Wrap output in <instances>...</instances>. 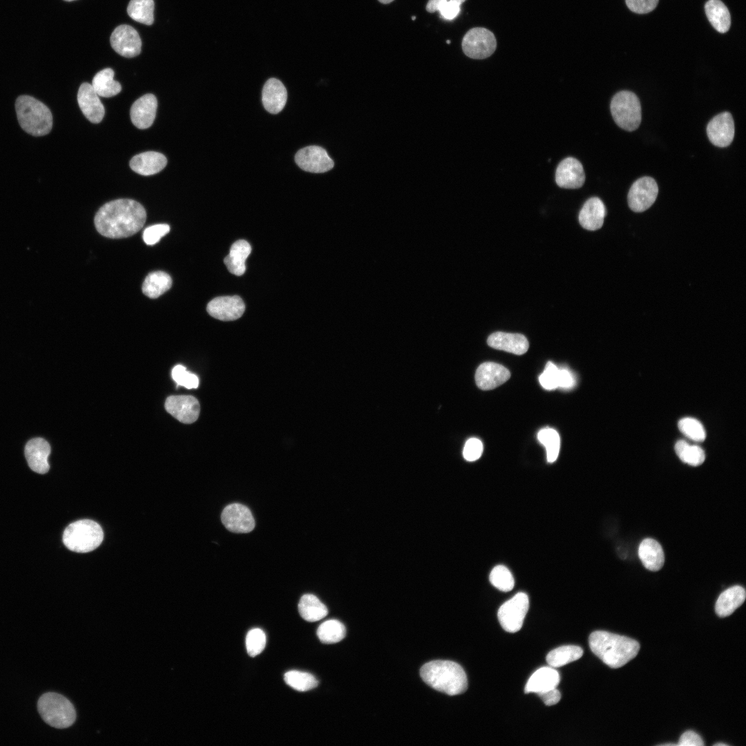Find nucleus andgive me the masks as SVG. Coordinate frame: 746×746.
Masks as SVG:
<instances>
[{
    "label": "nucleus",
    "mask_w": 746,
    "mask_h": 746,
    "mask_svg": "<svg viewBox=\"0 0 746 746\" xmlns=\"http://www.w3.org/2000/svg\"><path fill=\"white\" fill-rule=\"evenodd\" d=\"M245 305L238 296H220L211 300L207 307V312L212 317L223 321H234L242 316Z\"/></svg>",
    "instance_id": "obj_16"
},
{
    "label": "nucleus",
    "mask_w": 746,
    "mask_h": 746,
    "mask_svg": "<svg viewBox=\"0 0 746 746\" xmlns=\"http://www.w3.org/2000/svg\"><path fill=\"white\" fill-rule=\"evenodd\" d=\"M453 1H455L457 2L458 3H459V4L461 5V4L462 3H463V2H464V1H466V0H453Z\"/></svg>",
    "instance_id": "obj_56"
},
{
    "label": "nucleus",
    "mask_w": 746,
    "mask_h": 746,
    "mask_svg": "<svg viewBox=\"0 0 746 746\" xmlns=\"http://www.w3.org/2000/svg\"><path fill=\"white\" fill-rule=\"evenodd\" d=\"M412 19V20H414L416 19L415 16H413Z\"/></svg>",
    "instance_id": "obj_57"
},
{
    "label": "nucleus",
    "mask_w": 746,
    "mask_h": 746,
    "mask_svg": "<svg viewBox=\"0 0 746 746\" xmlns=\"http://www.w3.org/2000/svg\"><path fill=\"white\" fill-rule=\"evenodd\" d=\"M611 113L613 120L627 131L636 130L642 120L641 105L638 96L629 90L617 93L611 99Z\"/></svg>",
    "instance_id": "obj_7"
},
{
    "label": "nucleus",
    "mask_w": 746,
    "mask_h": 746,
    "mask_svg": "<svg viewBox=\"0 0 746 746\" xmlns=\"http://www.w3.org/2000/svg\"><path fill=\"white\" fill-rule=\"evenodd\" d=\"M606 214V207L602 201L599 198L593 197L584 204L579 214V222L584 229L595 231L602 227Z\"/></svg>",
    "instance_id": "obj_24"
},
{
    "label": "nucleus",
    "mask_w": 746,
    "mask_h": 746,
    "mask_svg": "<svg viewBox=\"0 0 746 746\" xmlns=\"http://www.w3.org/2000/svg\"><path fill=\"white\" fill-rule=\"evenodd\" d=\"M487 343L494 349L517 355L525 354L529 347L526 337L517 333L496 332L489 336Z\"/></svg>",
    "instance_id": "obj_22"
},
{
    "label": "nucleus",
    "mask_w": 746,
    "mask_h": 746,
    "mask_svg": "<svg viewBox=\"0 0 746 746\" xmlns=\"http://www.w3.org/2000/svg\"><path fill=\"white\" fill-rule=\"evenodd\" d=\"M64 1H75V0H64Z\"/></svg>",
    "instance_id": "obj_58"
},
{
    "label": "nucleus",
    "mask_w": 746,
    "mask_h": 746,
    "mask_svg": "<svg viewBox=\"0 0 746 746\" xmlns=\"http://www.w3.org/2000/svg\"><path fill=\"white\" fill-rule=\"evenodd\" d=\"M557 184L564 189H578L585 182V173L581 162L573 157L562 160L555 171Z\"/></svg>",
    "instance_id": "obj_17"
},
{
    "label": "nucleus",
    "mask_w": 746,
    "mask_h": 746,
    "mask_svg": "<svg viewBox=\"0 0 746 746\" xmlns=\"http://www.w3.org/2000/svg\"><path fill=\"white\" fill-rule=\"evenodd\" d=\"M627 7L633 12L645 14L653 10L658 0H625Z\"/></svg>",
    "instance_id": "obj_47"
},
{
    "label": "nucleus",
    "mask_w": 746,
    "mask_h": 746,
    "mask_svg": "<svg viewBox=\"0 0 746 746\" xmlns=\"http://www.w3.org/2000/svg\"><path fill=\"white\" fill-rule=\"evenodd\" d=\"M287 685L298 691H307L318 686V681L311 673L299 671H289L284 675Z\"/></svg>",
    "instance_id": "obj_38"
},
{
    "label": "nucleus",
    "mask_w": 746,
    "mask_h": 746,
    "mask_svg": "<svg viewBox=\"0 0 746 746\" xmlns=\"http://www.w3.org/2000/svg\"><path fill=\"white\" fill-rule=\"evenodd\" d=\"M714 746H727L728 745L723 743H717L714 745Z\"/></svg>",
    "instance_id": "obj_54"
},
{
    "label": "nucleus",
    "mask_w": 746,
    "mask_h": 746,
    "mask_svg": "<svg viewBox=\"0 0 746 746\" xmlns=\"http://www.w3.org/2000/svg\"><path fill=\"white\" fill-rule=\"evenodd\" d=\"M423 680L434 689L449 696L461 694L468 687L466 674L457 663L450 660H433L420 670Z\"/></svg>",
    "instance_id": "obj_3"
},
{
    "label": "nucleus",
    "mask_w": 746,
    "mask_h": 746,
    "mask_svg": "<svg viewBox=\"0 0 746 746\" xmlns=\"http://www.w3.org/2000/svg\"><path fill=\"white\" fill-rule=\"evenodd\" d=\"M746 597L745 589L738 585L725 590L718 596L716 604V614L721 618L730 615L744 602Z\"/></svg>",
    "instance_id": "obj_28"
},
{
    "label": "nucleus",
    "mask_w": 746,
    "mask_h": 746,
    "mask_svg": "<svg viewBox=\"0 0 746 746\" xmlns=\"http://www.w3.org/2000/svg\"><path fill=\"white\" fill-rule=\"evenodd\" d=\"M537 438L546 448L547 461L554 462L560 451V437L557 431L551 428L542 429L538 432Z\"/></svg>",
    "instance_id": "obj_39"
},
{
    "label": "nucleus",
    "mask_w": 746,
    "mask_h": 746,
    "mask_svg": "<svg viewBox=\"0 0 746 746\" xmlns=\"http://www.w3.org/2000/svg\"><path fill=\"white\" fill-rule=\"evenodd\" d=\"M658 193V186L653 178H640L633 183L629 191V207L633 211L643 212L655 202Z\"/></svg>",
    "instance_id": "obj_10"
},
{
    "label": "nucleus",
    "mask_w": 746,
    "mask_h": 746,
    "mask_svg": "<svg viewBox=\"0 0 746 746\" xmlns=\"http://www.w3.org/2000/svg\"><path fill=\"white\" fill-rule=\"evenodd\" d=\"M295 162L301 169L315 173L328 171L334 165L327 151L318 146H309L300 149L295 155Z\"/></svg>",
    "instance_id": "obj_11"
},
{
    "label": "nucleus",
    "mask_w": 746,
    "mask_h": 746,
    "mask_svg": "<svg viewBox=\"0 0 746 746\" xmlns=\"http://www.w3.org/2000/svg\"><path fill=\"white\" fill-rule=\"evenodd\" d=\"M379 2L383 4H388L393 1L394 0H378Z\"/></svg>",
    "instance_id": "obj_53"
},
{
    "label": "nucleus",
    "mask_w": 746,
    "mask_h": 746,
    "mask_svg": "<svg viewBox=\"0 0 746 746\" xmlns=\"http://www.w3.org/2000/svg\"><path fill=\"white\" fill-rule=\"evenodd\" d=\"M146 219V213L141 204L131 199H117L104 204L97 212L94 222L101 235L122 238L136 233Z\"/></svg>",
    "instance_id": "obj_1"
},
{
    "label": "nucleus",
    "mask_w": 746,
    "mask_h": 746,
    "mask_svg": "<svg viewBox=\"0 0 746 746\" xmlns=\"http://www.w3.org/2000/svg\"><path fill=\"white\" fill-rule=\"evenodd\" d=\"M15 110L19 123L26 133L43 136L50 132L52 113L41 102L29 95H21L16 100Z\"/></svg>",
    "instance_id": "obj_4"
},
{
    "label": "nucleus",
    "mask_w": 746,
    "mask_h": 746,
    "mask_svg": "<svg viewBox=\"0 0 746 746\" xmlns=\"http://www.w3.org/2000/svg\"><path fill=\"white\" fill-rule=\"evenodd\" d=\"M537 694L543 700L544 704L547 706L554 705L557 704L561 698V694L556 688L549 689L539 693Z\"/></svg>",
    "instance_id": "obj_50"
},
{
    "label": "nucleus",
    "mask_w": 746,
    "mask_h": 746,
    "mask_svg": "<svg viewBox=\"0 0 746 746\" xmlns=\"http://www.w3.org/2000/svg\"><path fill=\"white\" fill-rule=\"evenodd\" d=\"M510 376L509 370L504 366L493 362H486L478 367L475 378L479 388L490 390L504 383Z\"/></svg>",
    "instance_id": "obj_19"
},
{
    "label": "nucleus",
    "mask_w": 746,
    "mask_h": 746,
    "mask_svg": "<svg viewBox=\"0 0 746 746\" xmlns=\"http://www.w3.org/2000/svg\"><path fill=\"white\" fill-rule=\"evenodd\" d=\"M266 645V635L260 629L250 630L246 636V649L248 654L255 657L260 654Z\"/></svg>",
    "instance_id": "obj_42"
},
{
    "label": "nucleus",
    "mask_w": 746,
    "mask_h": 746,
    "mask_svg": "<svg viewBox=\"0 0 746 746\" xmlns=\"http://www.w3.org/2000/svg\"><path fill=\"white\" fill-rule=\"evenodd\" d=\"M287 98V90L280 80L270 78L265 82L262 92V102L269 113H280L286 104Z\"/></svg>",
    "instance_id": "obj_23"
},
{
    "label": "nucleus",
    "mask_w": 746,
    "mask_h": 746,
    "mask_svg": "<svg viewBox=\"0 0 746 746\" xmlns=\"http://www.w3.org/2000/svg\"><path fill=\"white\" fill-rule=\"evenodd\" d=\"M678 425L680 431L689 439L698 442L705 439V430L698 420L692 417H685L678 421Z\"/></svg>",
    "instance_id": "obj_41"
},
{
    "label": "nucleus",
    "mask_w": 746,
    "mask_h": 746,
    "mask_svg": "<svg viewBox=\"0 0 746 746\" xmlns=\"http://www.w3.org/2000/svg\"><path fill=\"white\" fill-rule=\"evenodd\" d=\"M706 15L711 26L719 32H727L731 26L730 13L720 0H709L705 6Z\"/></svg>",
    "instance_id": "obj_30"
},
{
    "label": "nucleus",
    "mask_w": 746,
    "mask_h": 746,
    "mask_svg": "<svg viewBox=\"0 0 746 746\" xmlns=\"http://www.w3.org/2000/svg\"><path fill=\"white\" fill-rule=\"evenodd\" d=\"M169 231L170 227L166 224H157L148 227L144 230L143 240L148 245H155Z\"/></svg>",
    "instance_id": "obj_45"
},
{
    "label": "nucleus",
    "mask_w": 746,
    "mask_h": 746,
    "mask_svg": "<svg viewBox=\"0 0 746 746\" xmlns=\"http://www.w3.org/2000/svg\"><path fill=\"white\" fill-rule=\"evenodd\" d=\"M639 557L644 566L651 571H658L664 563V555L661 545L651 538L643 539L638 548Z\"/></svg>",
    "instance_id": "obj_27"
},
{
    "label": "nucleus",
    "mask_w": 746,
    "mask_h": 746,
    "mask_svg": "<svg viewBox=\"0 0 746 746\" xmlns=\"http://www.w3.org/2000/svg\"><path fill=\"white\" fill-rule=\"evenodd\" d=\"M172 285V279L166 272L157 271L150 273L142 285V292L151 298H156L168 291Z\"/></svg>",
    "instance_id": "obj_32"
},
{
    "label": "nucleus",
    "mask_w": 746,
    "mask_h": 746,
    "mask_svg": "<svg viewBox=\"0 0 746 746\" xmlns=\"http://www.w3.org/2000/svg\"><path fill=\"white\" fill-rule=\"evenodd\" d=\"M489 580L495 587L505 592L512 590L515 584L511 572L503 565H498L492 568Z\"/></svg>",
    "instance_id": "obj_40"
},
{
    "label": "nucleus",
    "mask_w": 746,
    "mask_h": 746,
    "mask_svg": "<svg viewBox=\"0 0 746 746\" xmlns=\"http://www.w3.org/2000/svg\"><path fill=\"white\" fill-rule=\"evenodd\" d=\"M221 520L228 530L235 533H247L255 527L251 510L238 503L227 505L222 512Z\"/></svg>",
    "instance_id": "obj_13"
},
{
    "label": "nucleus",
    "mask_w": 746,
    "mask_h": 746,
    "mask_svg": "<svg viewBox=\"0 0 746 746\" xmlns=\"http://www.w3.org/2000/svg\"><path fill=\"white\" fill-rule=\"evenodd\" d=\"M317 636L325 644H334L342 640L346 634L345 626L336 620L323 622L317 629Z\"/></svg>",
    "instance_id": "obj_37"
},
{
    "label": "nucleus",
    "mask_w": 746,
    "mask_h": 746,
    "mask_svg": "<svg viewBox=\"0 0 746 746\" xmlns=\"http://www.w3.org/2000/svg\"><path fill=\"white\" fill-rule=\"evenodd\" d=\"M574 385V379L571 372L566 369H559L558 387L570 388Z\"/></svg>",
    "instance_id": "obj_51"
},
{
    "label": "nucleus",
    "mask_w": 746,
    "mask_h": 746,
    "mask_svg": "<svg viewBox=\"0 0 746 746\" xmlns=\"http://www.w3.org/2000/svg\"><path fill=\"white\" fill-rule=\"evenodd\" d=\"M165 409L179 421L183 423H192L199 417L200 403L193 396H170L165 401Z\"/></svg>",
    "instance_id": "obj_15"
},
{
    "label": "nucleus",
    "mask_w": 746,
    "mask_h": 746,
    "mask_svg": "<svg viewBox=\"0 0 746 746\" xmlns=\"http://www.w3.org/2000/svg\"><path fill=\"white\" fill-rule=\"evenodd\" d=\"M583 655V650L575 645H565L551 651L546 656V662L550 667H560L580 659Z\"/></svg>",
    "instance_id": "obj_34"
},
{
    "label": "nucleus",
    "mask_w": 746,
    "mask_h": 746,
    "mask_svg": "<svg viewBox=\"0 0 746 746\" xmlns=\"http://www.w3.org/2000/svg\"><path fill=\"white\" fill-rule=\"evenodd\" d=\"M461 46L464 54L468 57L483 59L495 52L497 41L491 31L485 28L477 27L466 32Z\"/></svg>",
    "instance_id": "obj_9"
},
{
    "label": "nucleus",
    "mask_w": 746,
    "mask_h": 746,
    "mask_svg": "<svg viewBox=\"0 0 746 746\" xmlns=\"http://www.w3.org/2000/svg\"><path fill=\"white\" fill-rule=\"evenodd\" d=\"M675 451L682 462L690 466H700L705 459V452L700 446L689 444L684 440L676 442Z\"/></svg>",
    "instance_id": "obj_36"
},
{
    "label": "nucleus",
    "mask_w": 746,
    "mask_h": 746,
    "mask_svg": "<svg viewBox=\"0 0 746 746\" xmlns=\"http://www.w3.org/2000/svg\"><path fill=\"white\" fill-rule=\"evenodd\" d=\"M103 538V530L99 524L90 519H80L66 527L62 540L66 547L72 551L88 553L97 548Z\"/></svg>",
    "instance_id": "obj_5"
},
{
    "label": "nucleus",
    "mask_w": 746,
    "mask_h": 746,
    "mask_svg": "<svg viewBox=\"0 0 746 746\" xmlns=\"http://www.w3.org/2000/svg\"><path fill=\"white\" fill-rule=\"evenodd\" d=\"M113 50L119 55L131 58L141 52L142 41L137 30L131 26L123 24L115 28L110 38Z\"/></svg>",
    "instance_id": "obj_12"
},
{
    "label": "nucleus",
    "mask_w": 746,
    "mask_h": 746,
    "mask_svg": "<svg viewBox=\"0 0 746 746\" xmlns=\"http://www.w3.org/2000/svg\"><path fill=\"white\" fill-rule=\"evenodd\" d=\"M166 157L156 151H146L133 157L130 167L142 175H151L161 171L166 165Z\"/></svg>",
    "instance_id": "obj_25"
},
{
    "label": "nucleus",
    "mask_w": 746,
    "mask_h": 746,
    "mask_svg": "<svg viewBox=\"0 0 746 746\" xmlns=\"http://www.w3.org/2000/svg\"><path fill=\"white\" fill-rule=\"evenodd\" d=\"M660 745H662V746H664V745H669H669H678V744H675V743H665V744H661Z\"/></svg>",
    "instance_id": "obj_55"
},
{
    "label": "nucleus",
    "mask_w": 746,
    "mask_h": 746,
    "mask_svg": "<svg viewBox=\"0 0 746 746\" xmlns=\"http://www.w3.org/2000/svg\"><path fill=\"white\" fill-rule=\"evenodd\" d=\"M91 85L97 94L103 97L115 96L122 90L119 82L114 79V71L110 68L99 71L94 76Z\"/></svg>",
    "instance_id": "obj_31"
},
{
    "label": "nucleus",
    "mask_w": 746,
    "mask_h": 746,
    "mask_svg": "<svg viewBox=\"0 0 746 746\" xmlns=\"http://www.w3.org/2000/svg\"><path fill=\"white\" fill-rule=\"evenodd\" d=\"M77 102L82 112L90 122L97 124L102 120L105 113L104 107L91 84L85 82L81 84Z\"/></svg>",
    "instance_id": "obj_18"
},
{
    "label": "nucleus",
    "mask_w": 746,
    "mask_h": 746,
    "mask_svg": "<svg viewBox=\"0 0 746 746\" xmlns=\"http://www.w3.org/2000/svg\"><path fill=\"white\" fill-rule=\"evenodd\" d=\"M592 652L604 663L616 669L634 658L640 649L635 640L613 633L596 631L589 638Z\"/></svg>",
    "instance_id": "obj_2"
},
{
    "label": "nucleus",
    "mask_w": 746,
    "mask_h": 746,
    "mask_svg": "<svg viewBox=\"0 0 746 746\" xmlns=\"http://www.w3.org/2000/svg\"><path fill=\"white\" fill-rule=\"evenodd\" d=\"M734 122L731 114L725 111L714 117L707 126V137L714 146L723 148L732 142L734 137Z\"/></svg>",
    "instance_id": "obj_14"
},
{
    "label": "nucleus",
    "mask_w": 746,
    "mask_h": 746,
    "mask_svg": "<svg viewBox=\"0 0 746 746\" xmlns=\"http://www.w3.org/2000/svg\"><path fill=\"white\" fill-rule=\"evenodd\" d=\"M443 1L445 0H428L426 5V10L430 13L438 11L439 6Z\"/></svg>",
    "instance_id": "obj_52"
},
{
    "label": "nucleus",
    "mask_w": 746,
    "mask_h": 746,
    "mask_svg": "<svg viewBox=\"0 0 746 746\" xmlns=\"http://www.w3.org/2000/svg\"><path fill=\"white\" fill-rule=\"evenodd\" d=\"M678 745L680 746H703L704 742L701 737L694 731H687L682 734Z\"/></svg>",
    "instance_id": "obj_49"
},
{
    "label": "nucleus",
    "mask_w": 746,
    "mask_h": 746,
    "mask_svg": "<svg viewBox=\"0 0 746 746\" xmlns=\"http://www.w3.org/2000/svg\"><path fill=\"white\" fill-rule=\"evenodd\" d=\"M171 376L177 385L188 389L197 388L199 385L198 376L188 372L182 365H177L173 368Z\"/></svg>",
    "instance_id": "obj_43"
},
{
    "label": "nucleus",
    "mask_w": 746,
    "mask_h": 746,
    "mask_svg": "<svg viewBox=\"0 0 746 746\" xmlns=\"http://www.w3.org/2000/svg\"><path fill=\"white\" fill-rule=\"evenodd\" d=\"M529 607L528 595L519 592L504 603L499 609L497 616L501 627L507 632L515 633L522 627Z\"/></svg>",
    "instance_id": "obj_8"
},
{
    "label": "nucleus",
    "mask_w": 746,
    "mask_h": 746,
    "mask_svg": "<svg viewBox=\"0 0 746 746\" xmlns=\"http://www.w3.org/2000/svg\"><path fill=\"white\" fill-rule=\"evenodd\" d=\"M560 682V674L551 667H544L535 671L528 679L525 693L539 694L556 688Z\"/></svg>",
    "instance_id": "obj_26"
},
{
    "label": "nucleus",
    "mask_w": 746,
    "mask_h": 746,
    "mask_svg": "<svg viewBox=\"0 0 746 746\" xmlns=\"http://www.w3.org/2000/svg\"><path fill=\"white\" fill-rule=\"evenodd\" d=\"M42 719L49 725L64 729L71 726L76 719V711L64 696L54 692L43 694L37 703Z\"/></svg>",
    "instance_id": "obj_6"
},
{
    "label": "nucleus",
    "mask_w": 746,
    "mask_h": 746,
    "mask_svg": "<svg viewBox=\"0 0 746 746\" xmlns=\"http://www.w3.org/2000/svg\"><path fill=\"white\" fill-rule=\"evenodd\" d=\"M157 101L153 94H146L137 99L130 111L132 123L138 128H149L155 118Z\"/></svg>",
    "instance_id": "obj_21"
},
{
    "label": "nucleus",
    "mask_w": 746,
    "mask_h": 746,
    "mask_svg": "<svg viewBox=\"0 0 746 746\" xmlns=\"http://www.w3.org/2000/svg\"><path fill=\"white\" fill-rule=\"evenodd\" d=\"M483 452L481 441L476 438L468 439L463 448V455L466 460L474 461L478 459Z\"/></svg>",
    "instance_id": "obj_46"
},
{
    "label": "nucleus",
    "mask_w": 746,
    "mask_h": 746,
    "mask_svg": "<svg viewBox=\"0 0 746 746\" xmlns=\"http://www.w3.org/2000/svg\"><path fill=\"white\" fill-rule=\"evenodd\" d=\"M446 42H447L448 44H450V41L449 40H447V41H446Z\"/></svg>",
    "instance_id": "obj_59"
},
{
    "label": "nucleus",
    "mask_w": 746,
    "mask_h": 746,
    "mask_svg": "<svg viewBox=\"0 0 746 746\" xmlns=\"http://www.w3.org/2000/svg\"><path fill=\"white\" fill-rule=\"evenodd\" d=\"M298 607L300 616L308 622L320 620L328 613L326 606L312 594L303 595L300 599Z\"/></svg>",
    "instance_id": "obj_33"
},
{
    "label": "nucleus",
    "mask_w": 746,
    "mask_h": 746,
    "mask_svg": "<svg viewBox=\"0 0 746 746\" xmlns=\"http://www.w3.org/2000/svg\"><path fill=\"white\" fill-rule=\"evenodd\" d=\"M154 6L153 0H131L127 13L133 20L149 26L154 21Z\"/></svg>",
    "instance_id": "obj_35"
},
{
    "label": "nucleus",
    "mask_w": 746,
    "mask_h": 746,
    "mask_svg": "<svg viewBox=\"0 0 746 746\" xmlns=\"http://www.w3.org/2000/svg\"><path fill=\"white\" fill-rule=\"evenodd\" d=\"M460 4L453 0L443 1L438 8L441 17L448 20H452L457 17L460 12Z\"/></svg>",
    "instance_id": "obj_48"
},
{
    "label": "nucleus",
    "mask_w": 746,
    "mask_h": 746,
    "mask_svg": "<svg viewBox=\"0 0 746 746\" xmlns=\"http://www.w3.org/2000/svg\"><path fill=\"white\" fill-rule=\"evenodd\" d=\"M251 251V247L245 240H238L231 247L229 254L224 260L228 270L236 276L242 275L245 270V260Z\"/></svg>",
    "instance_id": "obj_29"
},
{
    "label": "nucleus",
    "mask_w": 746,
    "mask_h": 746,
    "mask_svg": "<svg viewBox=\"0 0 746 746\" xmlns=\"http://www.w3.org/2000/svg\"><path fill=\"white\" fill-rule=\"evenodd\" d=\"M25 457L30 468L39 474L48 472L50 465L48 461L50 453L49 443L43 438L30 439L24 449Z\"/></svg>",
    "instance_id": "obj_20"
},
{
    "label": "nucleus",
    "mask_w": 746,
    "mask_h": 746,
    "mask_svg": "<svg viewBox=\"0 0 746 746\" xmlns=\"http://www.w3.org/2000/svg\"><path fill=\"white\" fill-rule=\"evenodd\" d=\"M558 372L559 368L554 363L548 362L539 377L542 386L548 390L558 388Z\"/></svg>",
    "instance_id": "obj_44"
}]
</instances>
